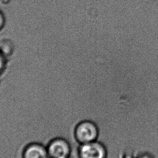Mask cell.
<instances>
[{"label":"cell","instance_id":"cell-1","mask_svg":"<svg viewBox=\"0 0 158 158\" xmlns=\"http://www.w3.org/2000/svg\"><path fill=\"white\" fill-rule=\"evenodd\" d=\"M75 140L80 145L97 141L99 135L98 126L94 122L85 120L77 123L74 131Z\"/></svg>","mask_w":158,"mask_h":158},{"label":"cell","instance_id":"cell-2","mask_svg":"<svg viewBox=\"0 0 158 158\" xmlns=\"http://www.w3.org/2000/svg\"><path fill=\"white\" fill-rule=\"evenodd\" d=\"M46 147L49 158H71L72 147L66 139L61 137L53 139Z\"/></svg>","mask_w":158,"mask_h":158},{"label":"cell","instance_id":"cell-3","mask_svg":"<svg viewBox=\"0 0 158 158\" xmlns=\"http://www.w3.org/2000/svg\"><path fill=\"white\" fill-rule=\"evenodd\" d=\"M79 158H107V148L98 141L80 145L77 149Z\"/></svg>","mask_w":158,"mask_h":158},{"label":"cell","instance_id":"cell-4","mask_svg":"<svg viewBox=\"0 0 158 158\" xmlns=\"http://www.w3.org/2000/svg\"><path fill=\"white\" fill-rule=\"evenodd\" d=\"M22 158H49L46 146L39 143L27 145L22 152Z\"/></svg>","mask_w":158,"mask_h":158},{"label":"cell","instance_id":"cell-5","mask_svg":"<svg viewBox=\"0 0 158 158\" xmlns=\"http://www.w3.org/2000/svg\"><path fill=\"white\" fill-rule=\"evenodd\" d=\"M7 64V56L0 50V74L5 70Z\"/></svg>","mask_w":158,"mask_h":158},{"label":"cell","instance_id":"cell-6","mask_svg":"<svg viewBox=\"0 0 158 158\" xmlns=\"http://www.w3.org/2000/svg\"><path fill=\"white\" fill-rule=\"evenodd\" d=\"M6 23V19L4 14L2 11L0 10V30L3 28V27L5 26Z\"/></svg>","mask_w":158,"mask_h":158}]
</instances>
